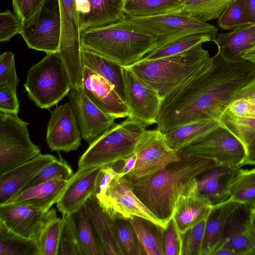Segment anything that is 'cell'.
Here are the masks:
<instances>
[{"instance_id":"cell-51","label":"cell","mask_w":255,"mask_h":255,"mask_svg":"<svg viewBox=\"0 0 255 255\" xmlns=\"http://www.w3.org/2000/svg\"><path fill=\"white\" fill-rule=\"evenodd\" d=\"M44 0H12L13 9L21 22L31 17Z\"/></svg>"},{"instance_id":"cell-27","label":"cell","mask_w":255,"mask_h":255,"mask_svg":"<svg viewBox=\"0 0 255 255\" xmlns=\"http://www.w3.org/2000/svg\"><path fill=\"white\" fill-rule=\"evenodd\" d=\"M236 169L217 166L207 171L200 180H198L199 191L212 206L229 199L228 185Z\"/></svg>"},{"instance_id":"cell-21","label":"cell","mask_w":255,"mask_h":255,"mask_svg":"<svg viewBox=\"0 0 255 255\" xmlns=\"http://www.w3.org/2000/svg\"><path fill=\"white\" fill-rule=\"evenodd\" d=\"M56 159L52 155L40 153L0 175V205L23 190L43 168Z\"/></svg>"},{"instance_id":"cell-2","label":"cell","mask_w":255,"mask_h":255,"mask_svg":"<svg viewBox=\"0 0 255 255\" xmlns=\"http://www.w3.org/2000/svg\"><path fill=\"white\" fill-rule=\"evenodd\" d=\"M180 155L179 161L151 176L129 179L133 192L142 202L157 218L167 224L179 196L191 180L218 166L211 159Z\"/></svg>"},{"instance_id":"cell-15","label":"cell","mask_w":255,"mask_h":255,"mask_svg":"<svg viewBox=\"0 0 255 255\" xmlns=\"http://www.w3.org/2000/svg\"><path fill=\"white\" fill-rule=\"evenodd\" d=\"M81 133L70 102L57 106L51 112L46 140L52 151L68 152L81 145Z\"/></svg>"},{"instance_id":"cell-8","label":"cell","mask_w":255,"mask_h":255,"mask_svg":"<svg viewBox=\"0 0 255 255\" xmlns=\"http://www.w3.org/2000/svg\"><path fill=\"white\" fill-rule=\"evenodd\" d=\"M178 152L185 156L211 159L218 166L234 168L243 165L247 157L245 146L221 125Z\"/></svg>"},{"instance_id":"cell-59","label":"cell","mask_w":255,"mask_h":255,"mask_svg":"<svg viewBox=\"0 0 255 255\" xmlns=\"http://www.w3.org/2000/svg\"></svg>"},{"instance_id":"cell-20","label":"cell","mask_w":255,"mask_h":255,"mask_svg":"<svg viewBox=\"0 0 255 255\" xmlns=\"http://www.w3.org/2000/svg\"><path fill=\"white\" fill-rule=\"evenodd\" d=\"M125 0H76L80 31L110 24L125 15Z\"/></svg>"},{"instance_id":"cell-42","label":"cell","mask_w":255,"mask_h":255,"mask_svg":"<svg viewBox=\"0 0 255 255\" xmlns=\"http://www.w3.org/2000/svg\"><path fill=\"white\" fill-rule=\"evenodd\" d=\"M73 175L70 166L62 159H57L43 168L23 189L52 180H69Z\"/></svg>"},{"instance_id":"cell-12","label":"cell","mask_w":255,"mask_h":255,"mask_svg":"<svg viewBox=\"0 0 255 255\" xmlns=\"http://www.w3.org/2000/svg\"><path fill=\"white\" fill-rule=\"evenodd\" d=\"M110 218L129 220L137 217L146 220L162 230L168 224L157 218L133 192L130 180L118 174L111 181L107 191L106 201L101 205Z\"/></svg>"},{"instance_id":"cell-24","label":"cell","mask_w":255,"mask_h":255,"mask_svg":"<svg viewBox=\"0 0 255 255\" xmlns=\"http://www.w3.org/2000/svg\"><path fill=\"white\" fill-rule=\"evenodd\" d=\"M242 205L228 199L212 206L207 220L201 255H212L221 246L229 218Z\"/></svg>"},{"instance_id":"cell-41","label":"cell","mask_w":255,"mask_h":255,"mask_svg":"<svg viewBox=\"0 0 255 255\" xmlns=\"http://www.w3.org/2000/svg\"><path fill=\"white\" fill-rule=\"evenodd\" d=\"M219 26L225 30H234L250 23L244 0H233L218 18Z\"/></svg>"},{"instance_id":"cell-34","label":"cell","mask_w":255,"mask_h":255,"mask_svg":"<svg viewBox=\"0 0 255 255\" xmlns=\"http://www.w3.org/2000/svg\"><path fill=\"white\" fill-rule=\"evenodd\" d=\"M0 255H39L37 241L15 234L0 222Z\"/></svg>"},{"instance_id":"cell-4","label":"cell","mask_w":255,"mask_h":255,"mask_svg":"<svg viewBox=\"0 0 255 255\" xmlns=\"http://www.w3.org/2000/svg\"><path fill=\"white\" fill-rule=\"evenodd\" d=\"M200 43L176 55L141 59L128 67L154 89L162 100L202 69L211 57Z\"/></svg>"},{"instance_id":"cell-45","label":"cell","mask_w":255,"mask_h":255,"mask_svg":"<svg viewBox=\"0 0 255 255\" xmlns=\"http://www.w3.org/2000/svg\"><path fill=\"white\" fill-rule=\"evenodd\" d=\"M5 84L16 91L18 78L15 67L14 55L8 51L0 56V84Z\"/></svg>"},{"instance_id":"cell-31","label":"cell","mask_w":255,"mask_h":255,"mask_svg":"<svg viewBox=\"0 0 255 255\" xmlns=\"http://www.w3.org/2000/svg\"><path fill=\"white\" fill-rule=\"evenodd\" d=\"M229 199L242 205H255V168H237L228 185Z\"/></svg>"},{"instance_id":"cell-38","label":"cell","mask_w":255,"mask_h":255,"mask_svg":"<svg viewBox=\"0 0 255 255\" xmlns=\"http://www.w3.org/2000/svg\"><path fill=\"white\" fill-rule=\"evenodd\" d=\"M110 219L116 238L124 255L144 254L142 253V252H144V250L139 243L129 220L122 218H110Z\"/></svg>"},{"instance_id":"cell-7","label":"cell","mask_w":255,"mask_h":255,"mask_svg":"<svg viewBox=\"0 0 255 255\" xmlns=\"http://www.w3.org/2000/svg\"><path fill=\"white\" fill-rule=\"evenodd\" d=\"M121 20L153 36L156 42L152 50L189 34H217L218 31L214 25L199 20L183 9L151 17H136L125 14Z\"/></svg>"},{"instance_id":"cell-46","label":"cell","mask_w":255,"mask_h":255,"mask_svg":"<svg viewBox=\"0 0 255 255\" xmlns=\"http://www.w3.org/2000/svg\"><path fill=\"white\" fill-rule=\"evenodd\" d=\"M0 41H9L17 34H19L22 22L17 15L9 10L0 13Z\"/></svg>"},{"instance_id":"cell-37","label":"cell","mask_w":255,"mask_h":255,"mask_svg":"<svg viewBox=\"0 0 255 255\" xmlns=\"http://www.w3.org/2000/svg\"><path fill=\"white\" fill-rule=\"evenodd\" d=\"M233 0H184L182 9L204 22L218 18Z\"/></svg>"},{"instance_id":"cell-56","label":"cell","mask_w":255,"mask_h":255,"mask_svg":"<svg viewBox=\"0 0 255 255\" xmlns=\"http://www.w3.org/2000/svg\"><path fill=\"white\" fill-rule=\"evenodd\" d=\"M242 60L248 61L255 66V47L245 53L242 56Z\"/></svg>"},{"instance_id":"cell-55","label":"cell","mask_w":255,"mask_h":255,"mask_svg":"<svg viewBox=\"0 0 255 255\" xmlns=\"http://www.w3.org/2000/svg\"><path fill=\"white\" fill-rule=\"evenodd\" d=\"M250 23H255V0H244Z\"/></svg>"},{"instance_id":"cell-5","label":"cell","mask_w":255,"mask_h":255,"mask_svg":"<svg viewBox=\"0 0 255 255\" xmlns=\"http://www.w3.org/2000/svg\"><path fill=\"white\" fill-rule=\"evenodd\" d=\"M147 127L128 117L115 124L89 144L79 158L78 169L113 164L134 154L136 144Z\"/></svg>"},{"instance_id":"cell-9","label":"cell","mask_w":255,"mask_h":255,"mask_svg":"<svg viewBox=\"0 0 255 255\" xmlns=\"http://www.w3.org/2000/svg\"><path fill=\"white\" fill-rule=\"evenodd\" d=\"M19 34L29 48L46 53L58 52L61 36L59 0H44L31 17L22 22Z\"/></svg>"},{"instance_id":"cell-52","label":"cell","mask_w":255,"mask_h":255,"mask_svg":"<svg viewBox=\"0 0 255 255\" xmlns=\"http://www.w3.org/2000/svg\"><path fill=\"white\" fill-rule=\"evenodd\" d=\"M239 98H247L255 103V78L239 91L235 99Z\"/></svg>"},{"instance_id":"cell-25","label":"cell","mask_w":255,"mask_h":255,"mask_svg":"<svg viewBox=\"0 0 255 255\" xmlns=\"http://www.w3.org/2000/svg\"><path fill=\"white\" fill-rule=\"evenodd\" d=\"M218 51L225 58L233 61H244L241 56L255 47V23L238 27L231 32L217 34L213 41Z\"/></svg>"},{"instance_id":"cell-53","label":"cell","mask_w":255,"mask_h":255,"mask_svg":"<svg viewBox=\"0 0 255 255\" xmlns=\"http://www.w3.org/2000/svg\"><path fill=\"white\" fill-rule=\"evenodd\" d=\"M124 164L119 174L123 176H125L129 173L134 168L136 161V155L135 153L126 158L123 161Z\"/></svg>"},{"instance_id":"cell-43","label":"cell","mask_w":255,"mask_h":255,"mask_svg":"<svg viewBox=\"0 0 255 255\" xmlns=\"http://www.w3.org/2000/svg\"><path fill=\"white\" fill-rule=\"evenodd\" d=\"M208 217L181 234V255H201Z\"/></svg>"},{"instance_id":"cell-39","label":"cell","mask_w":255,"mask_h":255,"mask_svg":"<svg viewBox=\"0 0 255 255\" xmlns=\"http://www.w3.org/2000/svg\"><path fill=\"white\" fill-rule=\"evenodd\" d=\"M219 122L236 136L246 148L255 138V117H237L225 112Z\"/></svg>"},{"instance_id":"cell-40","label":"cell","mask_w":255,"mask_h":255,"mask_svg":"<svg viewBox=\"0 0 255 255\" xmlns=\"http://www.w3.org/2000/svg\"><path fill=\"white\" fill-rule=\"evenodd\" d=\"M57 255H84L70 214L62 218Z\"/></svg>"},{"instance_id":"cell-19","label":"cell","mask_w":255,"mask_h":255,"mask_svg":"<svg viewBox=\"0 0 255 255\" xmlns=\"http://www.w3.org/2000/svg\"><path fill=\"white\" fill-rule=\"evenodd\" d=\"M100 174L101 167L78 169L73 174L56 203L63 215L75 212L95 194Z\"/></svg>"},{"instance_id":"cell-23","label":"cell","mask_w":255,"mask_h":255,"mask_svg":"<svg viewBox=\"0 0 255 255\" xmlns=\"http://www.w3.org/2000/svg\"><path fill=\"white\" fill-rule=\"evenodd\" d=\"M70 179L52 180L24 189L0 206L23 204L47 212L57 203Z\"/></svg>"},{"instance_id":"cell-3","label":"cell","mask_w":255,"mask_h":255,"mask_svg":"<svg viewBox=\"0 0 255 255\" xmlns=\"http://www.w3.org/2000/svg\"><path fill=\"white\" fill-rule=\"evenodd\" d=\"M81 47L122 66L141 60L155 47L152 35L122 20L80 31Z\"/></svg>"},{"instance_id":"cell-26","label":"cell","mask_w":255,"mask_h":255,"mask_svg":"<svg viewBox=\"0 0 255 255\" xmlns=\"http://www.w3.org/2000/svg\"><path fill=\"white\" fill-rule=\"evenodd\" d=\"M105 255H124L116 238L111 220L95 195L85 204Z\"/></svg>"},{"instance_id":"cell-13","label":"cell","mask_w":255,"mask_h":255,"mask_svg":"<svg viewBox=\"0 0 255 255\" xmlns=\"http://www.w3.org/2000/svg\"><path fill=\"white\" fill-rule=\"evenodd\" d=\"M122 72L128 117L147 127L156 124L162 99L128 67L122 66Z\"/></svg>"},{"instance_id":"cell-32","label":"cell","mask_w":255,"mask_h":255,"mask_svg":"<svg viewBox=\"0 0 255 255\" xmlns=\"http://www.w3.org/2000/svg\"><path fill=\"white\" fill-rule=\"evenodd\" d=\"M184 0H125V14L131 17H151L182 9Z\"/></svg>"},{"instance_id":"cell-17","label":"cell","mask_w":255,"mask_h":255,"mask_svg":"<svg viewBox=\"0 0 255 255\" xmlns=\"http://www.w3.org/2000/svg\"><path fill=\"white\" fill-rule=\"evenodd\" d=\"M81 89L105 114L116 119L128 117L126 105L113 87L104 78L86 66H83Z\"/></svg>"},{"instance_id":"cell-50","label":"cell","mask_w":255,"mask_h":255,"mask_svg":"<svg viewBox=\"0 0 255 255\" xmlns=\"http://www.w3.org/2000/svg\"><path fill=\"white\" fill-rule=\"evenodd\" d=\"M226 112L237 117H255V103L245 98L234 100Z\"/></svg>"},{"instance_id":"cell-57","label":"cell","mask_w":255,"mask_h":255,"mask_svg":"<svg viewBox=\"0 0 255 255\" xmlns=\"http://www.w3.org/2000/svg\"><path fill=\"white\" fill-rule=\"evenodd\" d=\"M212 255H235L233 251L228 247L221 245L213 253Z\"/></svg>"},{"instance_id":"cell-28","label":"cell","mask_w":255,"mask_h":255,"mask_svg":"<svg viewBox=\"0 0 255 255\" xmlns=\"http://www.w3.org/2000/svg\"><path fill=\"white\" fill-rule=\"evenodd\" d=\"M83 66H86L107 80L125 102L122 66L85 48H81Z\"/></svg>"},{"instance_id":"cell-48","label":"cell","mask_w":255,"mask_h":255,"mask_svg":"<svg viewBox=\"0 0 255 255\" xmlns=\"http://www.w3.org/2000/svg\"><path fill=\"white\" fill-rule=\"evenodd\" d=\"M19 107L16 91L5 84H0V112L17 114Z\"/></svg>"},{"instance_id":"cell-54","label":"cell","mask_w":255,"mask_h":255,"mask_svg":"<svg viewBox=\"0 0 255 255\" xmlns=\"http://www.w3.org/2000/svg\"><path fill=\"white\" fill-rule=\"evenodd\" d=\"M247 157L244 165H255V138L246 147Z\"/></svg>"},{"instance_id":"cell-44","label":"cell","mask_w":255,"mask_h":255,"mask_svg":"<svg viewBox=\"0 0 255 255\" xmlns=\"http://www.w3.org/2000/svg\"><path fill=\"white\" fill-rule=\"evenodd\" d=\"M62 218H56L46 226L37 240L39 255H57Z\"/></svg>"},{"instance_id":"cell-11","label":"cell","mask_w":255,"mask_h":255,"mask_svg":"<svg viewBox=\"0 0 255 255\" xmlns=\"http://www.w3.org/2000/svg\"><path fill=\"white\" fill-rule=\"evenodd\" d=\"M136 161L134 168L125 176L138 180L151 176L170 163L178 161L181 156L168 144L164 134L159 129H146L135 149Z\"/></svg>"},{"instance_id":"cell-58","label":"cell","mask_w":255,"mask_h":255,"mask_svg":"<svg viewBox=\"0 0 255 255\" xmlns=\"http://www.w3.org/2000/svg\"><path fill=\"white\" fill-rule=\"evenodd\" d=\"M249 220L251 229L255 235V206L250 207Z\"/></svg>"},{"instance_id":"cell-6","label":"cell","mask_w":255,"mask_h":255,"mask_svg":"<svg viewBox=\"0 0 255 255\" xmlns=\"http://www.w3.org/2000/svg\"><path fill=\"white\" fill-rule=\"evenodd\" d=\"M24 87L38 107L49 109L71 90L69 76L58 52L46 53L28 70Z\"/></svg>"},{"instance_id":"cell-10","label":"cell","mask_w":255,"mask_h":255,"mask_svg":"<svg viewBox=\"0 0 255 255\" xmlns=\"http://www.w3.org/2000/svg\"><path fill=\"white\" fill-rule=\"evenodd\" d=\"M59 1L61 36L58 52L69 76L71 89H80L83 85V65L76 0Z\"/></svg>"},{"instance_id":"cell-16","label":"cell","mask_w":255,"mask_h":255,"mask_svg":"<svg viewBox=\"0 0 255 255\" xmlns=\"http://www.w3.org/2000/svg\"><path fill=\"white\" fill-rule=\"evenodd\" d=\"M69 102L75 114L82 137L89 144L115 124L116 119L101 111L81 89H71Z\"/></svg>"},{"instance_id":"cell-35","label":"cell","mask_w":255,"mask_h":255,"mask_svg":"<svg viewBox=\"0 0 255 255\" xmlns=\"http://www.w3.org/2000/svg\"><path fill=\"white\" fill-rule=\"evenodd\" d=\"M40 154L39 146L31 143L19 146L0 144V175Z\"/></svg>"},{"instance_id":"cell-47","label":"cell","mask_w":255,"mask_h":255,"mask_svg":"<svg viewBox=\"0 0 255 255\" xmlns=\"http://www.w3.org/2000/svg\"><path fill=\"white\" fill-rule=\"evenodd\" d=\"M162 242L165 255H181V235L172 219L162 231Z\"/></svg>"},{"instance_id":"cell-33","label":"cell","mask_w":255,"mask_h":255,"mask_svg":"<svg viewBox=\"0 0 255 255\" xmlns=\"http://www.w3.org/2000/svg\"><path fill=\"white\" fill-rule=\"evenodd\" d=\"M138 240L147 255H165L160 228L144 219L133 217L128 220Z\"/></svg>"},{"instance_id":"cell-22","label":"cell","mask_w":255,"mask_h":255,"mask_svg":"<svg viewBox=\"0 0 255 255\" xmlns=\"http://www.w3.org/2000/svg\"><path fill=\"white\" fill-rule=\"evenodd\" d=\"M244 207L242 205L229 218L221 245L229 248L235 255H255V235L249 223L250 209L247 213Z\"/></svg>"},{"instance_id":"cell-29","label":"cell","mask_w":255,"mask_h":255,"mask_svg":"<svg viewBox=\"0 0 255 255\" xmlns=\"http://www.w3.org/2000/svg\"><path fill=\"white\" fill-rule=\"evenodd\" d=\"M70 215L83 255H105L85 205Z\"/></svg>"},{"instance_id":"cell-30","label":"cell","mask_w":255,"mask_h":255,"mask_svg":"<svg viewBox=\"0 0 255 255\" xmlns=\"http://www.w3.org/2000/svg\"><path fill=\"white\" fill-rule=\"evenodd\" d=\"M220 125L216 120L198 121L178 127L165 133L164 136L169 146L178 152Z\"/></svg>"},{"instance_id":"cell-14","label":"cell","mask_w":255,"mask_h":255,"mask_svg":"<svg viewBox=\"0 0 255 255\" xmlns=\"http://www.w3.org/2000/svg\"><path fill=\"white\" fill-rule=\"evenodd\" d=\"M57 217L54 208L44 212L23 204L0 206V222L15 234L37 241L48 223Z\"/></svg>"},{"instance_id":"cell-36","label":"cell","mask_w":255,"mask_h":255,"mask_svg":"<svg viewBox=\"0 0 255 255\" xmlns=\"http://www.w3.org/2000/svg\"><path fill=\"white\" fill-rule=\"evenodd\" d=\"M217 34L198 33L184 36L150 51L142 59L152 60L182 53L198 44L213 41Z\"/></svg>"},{"instance_id":"cell-1","label":"cell","mask_w":255,"mask_h":255,"mask_svg":"<svg viewBox=\"0 0 255 255\" xmlns=\"http://www.w3.org/2000/svg\"><path fill=\"white\" fill-rule=\"evenodd\" d=\"M255 78V66L219 52L161 101L156 128L165 134L191 123L220 120L239 91Z\"/></svg>"},{"instance_id":"cell-49","label":"cell","mask_w":255,"mask_h":255,"mask_svg":"<svg viewBox=\"0 0 255 255\" xmlns=\"http://www.w3.org/2000/svg\"><path fill=\"white\" fill-rule=\"evenodd\" d=\"M119 172L113 167L112 164L101 167L100 179L95 195L101 205H103L106 201L109 186Z\"/></svg>"},{"instance_id":"cell-18","label":"cell","mask_w":255,"mask_h":255,"mask_svg":"<svg viewBox=\"0 0 255 255\" xmlns=\"http://www.w3.org/2000/svg\"><path fill=\"white\" fill-rule=\"evenodd\" d=\"M212 206L198 188V180L194 178L179 196L172 220L181 235L208 216Z\"/></svg>"}]
</instances>
